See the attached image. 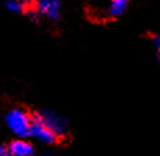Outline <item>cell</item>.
I'll return each mask as SVG.
<instances>
[{"label": "cell", "mask_w": 160, "mask_h": 156, "mask_svg": "<svg viewBox=\"0 0 160 156\" xmlns=\"http://www.w3.org/2000/svg\"><path fill=\"white\" fill-rule=\"evenodd\" d=\"M45 156H52V155H45Z\"/></svg>", "instance_id": "cell-11"}, {"label": "cell", "mask_w": 160, "mask_h": 156, "mask_svg": "<svg viewBox=\"0 0 160 156\" xmlns=\"http://www.w3.org/2000/svg\"><path fill=\"white\" fill-rule=\"evenodd\" d=\"M22 2H24V4H25L27 10H29L31 7H35L36 3H38V0H22Z\"/></svg>", "instance_id": "cell-8"}, {"label": "cell", "mask_w": 160, "mask_h": 156, "mask_svg": "<svg viewBox=\"0 0 160 156\" xmlns=\"http://www.w3.org/2000/svg\"><path fill=\"white\" fill-rule=\"evenodd\" d=\"M36 118L43 123L48 128H50L54 134L60 138H64L67 135V131H68V125H67V120L60 116L58 113L53 112V110H41L36 114H33Z\"/></svg>", "instance_id": "cell-2"}, {"label": "cell", "mask_w": 160, "mask_h": 156, "mask_svg": "<svg viewBox=\"0 0 160 156\" xmlns=\"http://www.w3.org/2000/svg\"><path fill=\"white\" fill-rule=\"evenodd\" d=\"M4 121L8 130L14 135H17L18 138H27V137H29L32 116L27 110H24L21 108H14V109L8 110L6 113Z\"/></svg>", "instance_id": "cell-1"}, {"label": "cell", "mask_w": 160, "mask_h": 156, "mask_svg": "<svg viewBox=\"0 0 160 156\" xmlns=\"http://www.w3.org/2000/svg\"><path fill=\"white\" fill-rule=\"evenodd\" d=\"M155 46H156V49H158V59L160 62V33L155 36Z\"/></svg>", "instance_id": "cell-9"}, {"label": "cell", "mask_w": 160, "mask_h": 156, "mask_svg": "<svg viewBox=\"0 0 160 156\" xmlns=\"http://www.w3.org/2000/svg\"><path fill=\"white\" fill-rule=\"evenodd\" d=\"M29 137H33L35 139L41 141L43 143L52 145L56 143L58 141V137L50 128H48L46 125L42 123L39 118H36L35 116H32V123H31V131H29Z\"/></svg>", "instance_id": "cell-3"}, {"label": "cell", "mask_w": 160, "mask_h": 156, "mask_svg": "<svg viewBox=\"0 0 160 156\" xmlns=\"http://www.w3.org/2000/svg\"><path fill=\"white\" fill-rule=\"evenodd\" d=\"M8 152L11 156H33L35 148L28 141L24 139H15L8 145Z\"/></svg>", "instance_id": "cell-5"}, {"label": "cell", "mask_w": 160, "mask_h": 156, "mask_svg": "<svg viewBox=\"0 0 160 156\" xmlns=\"http://www.w3.org/2000/svg\"><path fill=\"white\" fill-rule=\"evenodd\" d=\"M6 7L13 13H25L27 7L22 0H4Z\"/></svg>", "instance_id": "cell-7"}, {"label": "cell", "mask_w": 160, "mask_h": 156, "mask_svg": "<svg viewBox=\"0 0 160 156\" xmlns=\"http://www.w3.org/2000/svg\"><path fill=\"white\" fill-rule=\"evenodd\" d=\"M35 8L39 16L56 21L61 13V0H38Z\"/></svg>", "instance_id": "cell-4"}, {"label": "cell", "mask_w": 160, "mask_h": 156, "mask_svg": "<svg viewBox=\"0 0 160 156\" xmlns=\"http://www.w3.org/2000/svg\"><path fill=\"white\" fill-rule=\"evenodd\" d=\"M130 0H110L109 8H107V16L110 18H117L125 13L128 7Z\"/></svg>", "instance_id": "cell-6"}, {"label": "cell", "mask_w": 160, "mask_h": 156, "mask_svg": "<svg viewBox=\"0 0 160 156\" xmlns=\"http://www.w3.org/2000/svg\"><path fill=\"white\" fill-rule=\"evenodd\" d=\"M0 156H11L10 152H8V148H6L2 143H0Z\"/></svg>", "instance_id": "cell-10"}]
</instances>
